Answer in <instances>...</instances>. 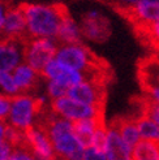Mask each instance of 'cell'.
Returning <instances> with one entry per match:
<instances>
[{
  "label": "cell",
  "instance_id": "26",
  "mask_svg": "<svg viewBox=\"0 0 159 160\" xmlns=\"http://www.w3.org/2000/svg\"><path fill=\"white\" fill-rule=\"evenodd\" d=\"M12 7H13L12 0H0V31L3 29L5 17H7V14Z\"/></svg>",
  "mask_w": 159,
  "mask_h": 160
},
{
  "label": "cell",
  "instance_id": "9",
  "mask_svg": "<svg viewBox=\"0 0 159 160\" xmlns=\"http://www.w3.org/2000/svg\"><path fill=\"white\" fill-rule=\"evenodd\" d=\"M120 16L128 21L132 28L147 26L159 21V2L147 0L134 5L120 13Z\"/></svg>",
  "mask_w": 159,
  "mask_h": 160
},
{
  "label": "cell",
  "instance_id": "12",
  "mask_svg": "<svg viewBox=\"0 0 159 160\" xmlns=\"http://www.w3.org/2000/svg\"><path fill=\"white\" fill-rule=\"evenodd\" d=\"M22 44L14 41L0 39V70L12 72L21 64Z\"/></svg>",
  "mask_w": 159,
  "mask_h": 160
},
{
  "label": "cell",
  "instance_id": "7",
  "mask_svg": "<svg viewBox=\"0 0 159 160\" xmlns=\"http://www.w3.org/2000/svg\"><path fill=\"white\" fill-rule=\"evenodd\" d=\"M23 133H25V146L39 160H58L50 135L41 125L33 124L23 130Z\"/></svg>",
  "mask_w": 159,
  "mask_h": 160
},
{
  "label": "cell",
  "instance_id": "4",
  "mask_svg": "<svg viewBox=\"0 0 159 160\" xmlns=\"http://www.w3.org/2000/svg\"><path fill=\"white\" fill-rule=\"evenodd\" d=\"M50 108L56 115L64 117L70 121L81 118H93L105 115V108H97L93 106H87L85 103L74 100L73 98L64 95L61 98L52 99Z\"/></svg>",
  "mask_w": 159,
  "mask_h": 160
},
{
  "label": "cell",
  "instance_id": "18",
  "mask_svg": "<svg viewBox=\"0 0 159 160\" xmlns=\"http://www.w3.org/2000/svg\"><path fill=\"white\" fill-rule=\"evenodd\" d=\"M136 120L141 139L159 143V124H156L153 118H150L146 115H138L136 116Z\"/></svg>",
  "mask_w": 159,
  "mask_h": 160
},
{
  "label": "cell",
  "instance_id": "28",
  "mask_svg": "<svg viewBox=\"0 0 159 160\" xmlns=\"http://www.w3.org/2000/svg\"><path fill=\"white\" fill-rule=\"evenodd\" d=\"M7 128H8V124H5L4 121H0V143H3L5 141Z\"/></svg>",
  "mask_w": 159,
  "mask_h": 160
},
{
  "label": "cell",
  "instance_id": "2",
  "mask_svg": "<svg viewBox=\"0 0 159 160\" xmlns=\"http://www.w3.org/2000/svg\"><path fill=\"white\" fill-rule=\"evenodd\" d=\"M44 107V99L28 94H17L12 97V104L8 121L16 129L25 130L31 126Z\"/></svg>",
  "mask_w": 159,
  "mask_h": 160
},
{
  "label": "cell",
  "instance_id": "10",
  "mask_svg": "<svg viewBox=\"0 0 159 160\" xmlns=\"http://www.w3.org/2000/svg\"><path fill=\"white\" fill-rule=\"evenodd\" d=\"M44 79H52L65 85L68 89L84 81V74L73 68H69L56 59H52L42 72Z\"/></svg>",
  "mask_w": 159,
  "mask_h": 160
},
{
  "label": "cell",
  "instance_id": "22",
  "mask_svg": "<svg viewBox=\"0 0 159 160\" xmlns=\"http://www.w3.org/2000/svg\"><path fill=\"white\" fill-rule=\"evenodd\" d=\"M68 87L58 81H52V79H47V94L51 99H58L67 95Z\"/></svg>",
  "mask_w": 159,
  "mask_h": 160
},
{
  "label": "cell",
  "instance_id": "16",
  "mask_svg": "<svg viewBox=\"0 0 159 160\" xmlns=\"http://www.w3.org/2000/svg\"><path fill=\"white\" fill-rule=\"evenodd\" d=\"M81 37L82 33L80 26L73 21L70 16H68V17L63 20L55 38H56V41L60 44H74V43H81Z\"/></svg>",
  "mask_w": 159,
  "mask_h": 160
},
{
  "label": "cell",
  "instance_id": "17",
  "mask_svg": "<svg viewBox=\"0 0 159 160\" xmlns=\"http://www.w3.org/2000/svg\"><path fill=\"white\" fill-rule=\"evenodd\" d=\"M138 41L159 55V21L147 26L133 28Z\"/></svg>",
  "mask_w": 159,
  "mask_h": 160
},
{
  "label": "cell",
  "instance_id": "20",
  "mask_svg": "<svg viewBox=\"0 0 159 160\" xmlns=\"http://www.w3.org/2000/svg\"><path fill=\"white\" fill-rule=\"evenodd\" d=\"M0 87L4 90V92L11 95V97H14V95L20 94L17 86H16V83H14L12 72L0 70Z\"/></svg>",
  "mask_w": 159,
  "mask_h": 160
},
{
  "label": "cell",
  "instance_id": "23",
  "mask_svg": "<svg viewBox=\"0 0 159 160\" xmlns=\"http://www.w3.org/2000/svg\"><path fill=\"white\" fill-rule=\"evenodd\" d=\"M12 160H39L23 143L20 147H14L12 151Z\"/></svg>",
  "mask_w": 159,
  "mask_h": 160
},
{
  "label": "cell",
  "instance_id": "21",
  "mask_svg": "<svg viewBox=\"0 0 159 160\" xmlns=\"http://www.w3.org/2000/svg\"><path fill=\"white\" fill-rule=\"evenodd\" d=\"M99 2L107 4L108 7H111L112 9H115L119 14H120L121 12L129 9V8L137 5V4L142 3V2H147V0H99Z\"/></svg>",
  "mask_w": 159,
  "mask_h": 160
},
{
  "label": "cell",
  "instance_id": "1",
  "mask_svg": "<svg viewBox=\"0 0 159 160\" xmlns=\"http://www.w3.org/2000/svg\"><path fill=\"white\" fill-rule=\"evenodd\" d=\"M20 7L25 14L28 33L30 38L56 37L63 20L70 16L68 8L61 3H21Z\"/></svg>",
  "mask_w": 159,
  "mask_h": 160
},
{
  "label": "cell",
  "instance_id": "8",
  "mask_svg": "<svg viewBox=\"0 0 159 160\" xmlns=\"http://www.w3.org/2000/svg\"><path fill=\"white\" fill-rule=\"evenodd\" d=\"M0 39L14 41L21 44H23L30 39L26 26V18L20 5H13L8 12L3 29L0 31Z\"/></svg>",
  "mask_w": 159,
  "mask_h": 160
},
{
  "label": "cell",
  "instance_id": "5",
  "mask_svg": "<svg viewBox=\"0 0 159 160\" xmlns=\"http://www.w3.org/2000/svg\"><path fill=\"white\" fill-rule=\"evenodd\" d=\"M107 86L108 85L103 82L85 79V81L69 87L67 95L87 106L105 108L107 100Z\"/></svg>",
  "mask_w": 159,
  "mask_h": 160
},
{
  "label": "cell",
  "instance_id": "14",
  "mask_svg": "<svg viewBox=\"0 0 159 160\" xmlns=\"http://www.w3.org/2000/svg\"><path fill=\"white\" fill-rule=\"evenodd\" d=\"M106 121L105 115L93 117V118H81L72 121V129L73 133L80 141V143L85 147H91L94 142V133L97 130V126L99 122Z\"/></svg>",
  "mask_w": 159,
  "mask_h": 160
},
{
  "label": "cell",
  "instance_id": "3",
  "mask_svg": "<svg viewBox=\"0 0 159 160\" xmlns=\"http://www.w3.org/2000/svg\"><path fill=\"white\" fill-rule=\"evenodd\" d=\"M58 41L52 38H30L22 44V60L42 74L43 69L58 52Z\"/></svg>",
  "mask_w": 159,
  "mask_h": 160
},
{
  "label": "cell",
  "instance_id": "6",
  "mask_svg": "<svg viewBox=\"0 0 159 160\" xmlns=\"http://www.w3.org/2000/svg\"><path fill=\"white\" fill-rule=\"evenodd\" d=\"M80 29L82 37L95 43H105L110 39L112 33L110 20L98 11L86 12L81 18Z\"/></svg>",
  "mask_w": 159,
  "mask_h": 160
},
{
  "label": "cell",
  "instance_id": "24",
  "mask_svg": "<svg viewBox=\"0 0 159 160\" xmlns=\"http://www.w3.org/2000/svg\"><path fill=\"white\" fill-rule=\"evenodd\" d=\"M11 104H12L11 95H8L7 92L4 94L0 92V121H5L8 118L11 111Z\"/></svg>",
  "mask_w": 159,
  "mask_h": 160
},
{
  "label": "cell",
  "instance_id": "25",
  "mask_svg": "<svg viewBox=\"0 0 159 160\" xmlns=\"http://www.w3.org/2000/svg\"><path fill=\"white\" fill-rule=\"evenodd\" d=\"M82 160H108L105 151H100L95 147H87L85 148L84 159Z\"/></svg>",
  "mask_w": 159,
  "mask_h": 160
},
{
  "label": "cell",
  "instance_id": "11",
  "mask_svg": "<svg viewBox=\"0 0 159 160\" xmlns=\"http://www.w3.org/2000/svg\"><path fill=\"white\" fill-rule=\"evenodd\" d=\"M106 155L108 160H133V148L126 143L115 126H108Z\"/></svg>",
  "mask_w": 159,
  "mask_h": 160
},
{
  "label": "cell",
  "instance_id": "19",
  "mask_svg": "<svg viewBox=\"0 0 159 160\" xmlns=\"http://www.w3.org/2000/svg\"><path fill=\"white\" fill-rule=\"evenodd\" d=\"M133 160H159V143L141 139L133 147Z\"/></svg>",
  "mask_w": 159,
  "mask_h": 160
},
{
  "label": "cell",
  "instance_id": "13",
  "mask_svg": "<svg viewBox=\"0 0 159 160\" xmlns=\"http://www.w3.org/2000/svg\"><path fill=\"white\" fill-rule=\"evenodd\" d=\"M12 76L20 94H26L28 91L37 89L39 79L42 77L41 73H38L35 69L28 65L26 62H22L16 67L12 70Z\"/></svg>",
  "mask_w": 159,
  "mask_h": 160
},
{
  "label": "cell",
  "instance_id": "27",
  "mask_svg": "<svg viewBox=\"0 0 159 160\" xmlns=\"http://www.w3.org/2000/svg\"><path fill=\"white\" fill-rule=\"evenodd\" d=\"M146 97H149L151 100H154L155 103H159V86H154V87H147V89L142 90Z\"/></svg>",
  "mask_w": 159,
  "mask_h": 160
},
{
  "label": "cell",
  "instance_id": "15",
  "mask_svg": "<svg viewBox=\"0 0 159 160\" xmlns=\"http://www.w3.org/2000/svg\"><path fill=\"white\" fill-rule=\"evenodd\" d=\"M110 125L116 128L117 132L123 137V139L132 148L141 141V135H140L138 126H137V120L134 115L133 116H117L111 121Z\"/></svg>",
  "mask_w": 159,
  "mask_h": 160
}]
</instances>
